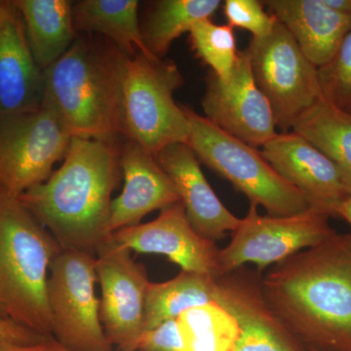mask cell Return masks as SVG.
<instances>
[{
  "label": "cell",
  "mask_w": 351,
  "mask_h": 351,
  "mask_svg": "<svg viewBox=\"0 0 351 351\" xmlns=\"http://www.w3.org/2000/svg\"><path fill=\"white\" fill-rule=\"evenodd\" d=\"M263 298L306 351H351V233L272 265Z\"/></svg>",
  "instance_id": "cell-1"
},
{
  "label": "cell",
  "mask_w": 351,
  "mask_h": 351,
  "mask_svg": "<svg viewBox=\"0 0 351 351\" xmlns=\"http://www.w3.org/2000/svg\"><path fill=\"white\" fill-rule=\"evenodd\" d=\"M121 176L119 142L73 138L63 165L19 199L62 250L96 255L112 237V195Z\"/></svg>",
  "instance_id": "cell-2"
},
{
  "label": "cell",
  "mask_w": 351,
  "mask_h": 351,
  "mask_svg": "<svg viewBox=\"0 0 351 351\" xmlns=\"http://www.w3.org/2000/svg\"><path fill=\"white\" fill-rule=\"evenodd\" d=\"M124 59L114 44L90 34L44 71L43 105L71 138L119 142Z\"/></svg>",
  "instance_id": "cell-3"
},
{
  "label": "cell",
  "mask_w": 351,
  "mask_h": 351,
  "mask_svg": "<svg viewBox=\"0 0 351 351\" xmlns=\"http://www.w3.org/2000/svg\"><path fill=\"white\" fill-rule=\"evenodd\" d=\"M61 251L19 197L0 191V319L53 338L47 281Z\"/></svg>",
  "instance_id": "cell-4"
},
{
  "label": "cell",
  "mask_w": 351,
  "mask_h": 351,
  "mask_svg": "<svg viewBox=\"0 0 351 351\" xmlns=\"http://www.w3.org/2000/svg\"><path fill=\"white\" fill-rule=\"evenodd\" d=\"M182 108L189 124L188 145L200 163L228 180L248 198L251 206H263L274 217L317 210L311 198L284 180L257 149L221 130L186 106Z\"/></svg>",
  "instance_id": "cell-5"
},
{
  "label": "cell",
  "mask_w": 351,
  "mask_h": 351,
  "mask_svg": "<svg viewBox=\"0 0 351 351\" xmlns=\"http://www.w3.org/2000/svg\"><path fill=\"white\" fill-rule=\"evenodd\" d=\"M184 80L170 60L125 55L122 71V137L157 156L171 145L188 144L189 124L174 94Z\"/></svg>",
  "instance_id": "cell-6"
},
{
  "label": "cell",
  "mask_w": 351,
  "mask_h": 351,
  "mask_svg": "<svg viewBox=\"0 0 351 351\" xmlns=\"http://www.w3.org/2000/svg\"><path fill=\"white\" fill-rule=\"evenodd\" d=\"M96 255L62 250L51 263L47 281L52 337L69 351H112L95 293Z\"/></svg>",
  "instance_id": "cell-7"
},
{
  "label": "cell",
  "mask_w": 351,
  "mask_h": 351,
  "mask_svg": "<svg viewBox=\"0 0 351 351\" xmlns=\"http://www.w3.org/2000/svg\"><path fill=\"white\" fill-rule=\"evenodd\" d=\"M258 89L269 101L277 128L288 133L302 114L322 99L318 69L278 21L246 49Z\"/></svg>",
  "instance_id": "cell-8"
},
{
  "label": "cell",
  "mask_w": 351,
  "mask_h": 351,
  "mask_svg": "<svg viewBox=\"0 0 351 351\" xmlns=\"http://www.w3.org/2000/svg\"><path fill=\"white\" fill-rule=\"evenodd\" d=\"M71 138L43 105L0 117V191L20 197L47 181L55 164L66 156Z\"/></svg>",
  "instance_id": "cell-9"
},
{
  "label": "cell",
  "mask_w": 351,
  "mask_h": 351,
  "mask_svg": "<svg viewBox=\"0 0 351 351\" xmlns=\"http://www.w3.org/2000/svg\"><path fill=\"white\" fill-rule=\"evenodd\" d=\"M329 219L327 214L315 209L294 216H262L257 207L251 206L232 232V241L219 249L221 276L246 263H253L258 271L263 272L298 252L322 243L337 233Z\"/></svg>",
  "instance_id": "cell-10"
},
{
  "label": "cell",
  "mask_w": 351,
  "mask_h": 351,
  "mask_svg": "<svg viewBox=\"0 0 351 351\" xmlns=\"http://www.w3.org/2000/svg\"><path fill=\"white\" fill-rule=\"evenodd\" d=\"M96 274L106 337L119 351H135L144 332L145 295L151 284L147 269L112 237L97 249Z\"/></svg>",
  "instance_id": "cell-11"
},
{
  "label": "cell",
  "mask_w": 351,
  "mask_h": 351,
  "mask_svg": "<svg viewBox=\"0 0 351 351\" xmlns=\"http://www.w3.org/2000/svg\"><path fill=\"white\" fill-rule=\"evenodd\" d=\"M202 108L212 124L255 149L278 134L269 101L254 80L246 49L239 51L230 77L208 73Z\"/></svg>",
  "instance_id": "cell-12"
},
{
  "label": "cell",
  "mask_w": 351,
  "mask_h": 351,
  "mask_svg": "<svg viewBox=\"0 0 351 351\" xmlns=\"http://www.w3.org/2000/svg\"><path fill=\"white\" fill-rule=\"evenodd\" d=\"M261 154L284 180L306 193L318 211L339 218V207L351 195V181L324 152L288 132L277 134Z\"/></svg>",
  "instance_id": "cell-13"
},
{
  "label": "cell",
  "mask_w": 351,
  "mask_h": 351,
  "mask_svg": "<svg viewBox=\"0 0 351 351\" xmlns=\"http://www.w3.org/2000/svg\"><path fill=\"white\" fill-rule=\"evenodd\" d=\"M112 237L131 251L165 256L182 270L221 276L219 249L193 228L182 201L161 210L154 221L121 228Z\"/></svg>",
  "instance_id": "cell-14"
},
{
  "label": "cell",
  "mask_w": 351,
  "mask_h": 351,
  "mask_svg": "<svg viewBox=\"0 0 351 351\" xmlns=\"http://www.w3.org/2000/svg\"><path fill=\"white\" fill-rule=\"evenodd\" d=\"M262 272L240 267L219 277L216 302L239 323L233 351H306L263 298Z\"/></svg>",
  "instance_id": "cell-15"
},
{
  "label": "cell",
  "mask_w": 351,
  "mask_h": 351,
  "mask_svg": "<svg viewBox=\"0 0 351 351\" xmlns=\"http://www.w3.org/2000/svg\"><path fill=\"white\" fill-rule=\"evenodd\" d=\"M44 98V71L29 47L14 1L0 7V117L38 110Z\"/></svg>",
  "instance_id": "cell-16"
},
{
  "label": "cell",
  "mask_w": 351,
  "mask_h": 351,
  "mask_svg": "<svg viewBox=\"0 0 351 351\" xmlns=\"http://www.w3.org/2000/svg\"><path fill=\"white\" fill-rule=\"evenodd\" d=\"M120 163L124 188L112 202L110 230L112 233L138 225L147 214L181 201L169 175L142 145L125 138L120 145Z\"/></svg>",
  "instance_id": "cell-17"
},
{
  "label": "cell",
  "mask_w": 351,
  "mask_h": 351,
  "mask_svg": "<svg viewBox=\"0 0 351 351\" xmlns=\"http://www.w3.org/2000/svg\"><path fill=\"white\" fill-rule=\"evenodd\" d=\"M169 175L186 209L189 223L205 239L216 242L232 232L240 219L221 203L200 167V161L188 144L171 145L156 156Z\"/></svg>",
  "instance_id": "cell-18"
},
{
  "label": "cell",
  "mask_w": 351,
  "mask_h": 351,
  "mask_svg": "<svg viewBox=\"0 0 351 351\" xmlns=\"http://www.w3.org/2000/svg\"><path fill=\"white\" fill-rule=\"evenodd\" d=\"M263 3L317 69L332 61L351 31L350 14L336 12L322 0H267Z\"/></svg>",
  "instance_id": "cell-19"
},
{
  "label": "cell",
  "mask_w": 351,
  "mask_h": 351,
  "mask_svg": "<svg viewBox=\"0 0 351 351\" xmlns=\"http://www.w3.org/2000/svg\"><path fill=\"white\" fill-rule=\"evenodd\" d=\"M39 68L56 63L77 38L71 0H15Z\"/></svg>",
  "instance_id": "cell-20"
},
{
  "label": "cell",
  "mask_w": 351,
  "mask_h": 351,
  "mask_svg": "<svg viewBox=\"0 0 351 351\" xmlns=\"http://www.w3.org/2000/svg\"><path fill=\"white\" fill-rule=\"evenodd\" d=\"M138 0H82L73 2L76 32L99 34L129 57H154L145 47L138 16Z\"/></svg>",
  "instance_id": "cell-21"
},
{
  "label": "cell",
  "mask_w": 351,
  "mask_h": 351,
  "mask_svg": "<svg viewBox=\"0 0 351 351\" xmlns=\"http://www.w3.org/2000/svg\"><path fill=\"white\" fill-rule=\"evenodd\" d=\"M217 294V279L198 272L182 270L169 281L151 282L145 295L144 332L176 319L191 307L216 302Z\"/></svg>",
  "instance_id": "cell-22"
},
{
  "label": "cell",
  "mask_w": 351,
  "mask_h": 351,
  "mask_svg": "<svg viewBox=\"0 0 351 351\" xmlns=\"http://www.w3.org/2000/svg\"><path fill=\"white\" fill-rule=\"evenodd\" d=\"M221 4L219 0L156 1L141 27L145 47L163 59L176 39L191 32L199 21L211 19Z\"/></svg>",
  "instance_id": "cell-23"
},
{
  "label": "cell",
  "mask_w": 351,
  "mask_h": 351,
  "mask_svg": "<svg viewBox=\"0 0 351 351\" xmlns=\"http://www.w3.org/2000/svg\"><path fill=\"white\" fill-rule=\"evenodd\" d=\"M292 132L306 138L334 162L351 181V115L320 99L299 117Z\"/></svg>",
  "instance_id": "cell-24"
},
{
  "label": "cell",
  "mask_w": 351,
  "mask_h": 351,
  "mask_svg": "<svg viewBox=\"0 0 351 351\" xmlns=\"http://www.w3.org/2000/svg\"><path fill=\"white\" fill-rule=\"evenodd\" d=\"M176 321L184 351H233L239 341L237 319L215 302L191 307Z\"/></svg>",
  "instance_id": "cell-25"
},
{
  "label": "cell",
  "mask_w": 351,
  "mask_h": 351,
  "mask_svg": "<svg viewBox=\"0 0 351 351\" xmlns=\"http://www.w3.org/2000/svg\"><path fill=\"white\" fill-rule=\"evenodd\" d=\"M189 39L196 57L212 73L223 80L230 77L239 56L232 27L215 24L211 19L199 21L191 27Z\"/></svg>",
  "instance_id": "cell-26"
},
{
  "label": "cell",
  "mask_w": 351,
  "mask_h": 351,
  "mask_svg": "<svg viewBox=\"0 0 351 351\" xmlns=\"http://www.w3.org/2000/svg\"><path fill=\"white\" fill-rule=\"evenodd\" d=\"M323 100L351 115V31L336 56L318 69Z\"/></svg>",
  "instance_id": "cell-27"
},
{
  "label": "cell",
  "mask_w": 351,
  "mask_h": 351,
  "mask_svg": "<svg viewBox=\"0 0 351 351\" xmlns=\"http://www.w3.org/2000/svg\"><path fill=\"white\" fill-rule=\"evenodd\" d=\"M223 13L230 27L250 32L252 38L267 36L277 21L274 15L265 12L263 2L258 0H226Z\"/></svg>",
  "instance_id": "cell-28"
},
{
  "label": "cell",
  "mask_w": 351,
  "mask_h": 351,
  "mask_svg": "<svg viewBox=\"0 0 351 351\" xmlns=\"http://www.w3.org/2000/svg\"><path fill=\"white\" fill-rule=\"evenodd\" d=\"M135 351H184L177 321H166L158 327L145 332L138 339Z\"/></svg>",
  "instance_id": "cell-29"
},
{
  "label": "cell",
  "mask_w": 351,
  "mask_h": 351,
  "mask_svg": "<svg viewBox=\"0 0 351 351\" xmlns=\"http://www.w3.org/2000/svg\"><path fill=\"white\" fill-rule=\"evenodd\" d=\"M48 339L53 338L44 337L10 321L0 319V343H34Z\"/></svg>",
  "instance_id": "cell-30"
},
{
  "label": "cell",
  "mask_w": 351,
  "mask_h": 351,
  "mask_svg": "<svg viewBox=\"0 0 351 351\" xmlns=\"http://www.w3.org/2000/svg\"><path fill=\"white\" fill-rule=\"evenodd\" d=\"M59 348V343L54 339L34 343H0V351H58Z\"/></svg>",
  "instance_id": "cell-31"
},
{
  "label": "cell",
  "mask_w": 351,
  "mask_h": 351,
  "mask_svg": "<svg viewBox=\"0 0 351 351\" xmlns=\"http://www.w3.org/2000/svg\"><path fill=\"white\" fill-rule=\"evenodd\" d=\"M322 1L325 5L336 12L351 15V0H322Z\"/></svg>",
  "instance_id": "cell-32"
},
{
  "label": "cell",
  "mask_w": 351,
  "mask_h": 351,
  "mask_svg": "<svg viewBox=\"0 0 351 351\" xmlns=\"http://www.w3.org/2000/svg\"><path fill=\"white\" fill-rule=\"evenodd\" d=\"M338 215L339 218L345 219L351 226V195L339 207Z\"/></svg>",
  "instance_id": "cell-33"
},
{
  "label": "cell",
  "mask_w": 351,
  "mask_h": 351,
  "mask_svg": "<svg viewBox=\"0 0 351 351\" xmlns=\"http://www.w3.org/2000/svg\"><path fill=\"white\" fill-rule=\"evenodd\" d=\"M58 351H69V350H64V348H62V346H60L59 350H58Z\"/></svg>",
  "instance_id": "cell-34"
},
{
  "label": "cell",
  "mask_w": 351,
  "mask_h": 351,
  "mask_svg": "<svg viewBox=\"0 0 351 351\" xmlns=\"http://www.w3.org/2000/svg\"><path fill=\"white\" fill-rule=\"evenodd\" d=\"M2 4H3V0H0V7L2 6Z\"/></svg>",
  "instance_id": "cell-35"
},
{
  "label": "cell",
  "mask_w": 351,
  "mask_h": 351,
  "mask_svg": "<svg viewBox=\"0 0 351 351\" xmlns=\"http://www.w3.org/2000/svg\"><path fill=\"white\" fill-rule=\"evenodd\" d=\"M311 351H319V350H311Z\"/></svg>",
  "instance_id": "cell-36"
}]
</instances>
